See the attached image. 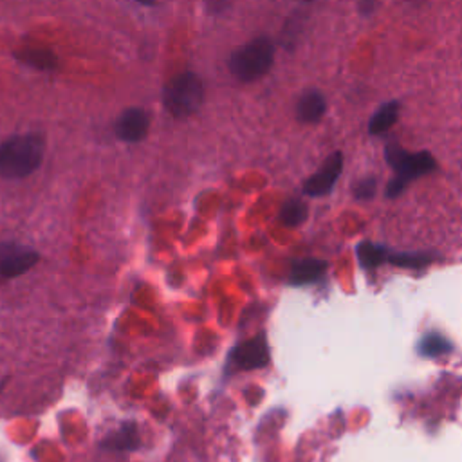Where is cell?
I'll list each match as a JSON object with an SVG mask.
<instances>
[{
	"instance_id": "5b68a950",
	"label": "cell",
	"mask_w": 462,
	"mask_h": 462,
	"mask_svg": "<svg viewBox=\"0 0 462 462\" xmlns=\"http://www.w3.org/2000/svg\"><path fill=\"white\" fill-rule=\"evenodd\" d=\"M38 262V253L32 247L4 242L0 244V276L16 278L27 273Z\"/></svg>"
},
{
	"instance_id": "2e32d148",
	"label": "cell",
	"mask_w": 462,
	"mask_h": 462,
	"mask_svg": "<svg viewBox=\"0 0 462 462\" xmlns=\"http://www.w3.org/2000/svg\"><path fill=\"white\" fill-rule=\"evenodd\" d=\"M305 218H307V206H305L301 200L291 199V200H287V202L282 206L280 220H282L283 226L294 227V226H300Z\"/></svg>"
},
{
	"instance_id": "7a4b0ae2",
	"label": "cell",
	"mask_w": 462,
	"mask_h": 462,
	"mask_svg": "<svg viewBox=\"0 0 462 462\" xmlns=\"http://www.w3.org/2000/svg\"><path fill=\"white\" fill-rule=\"evenodd\" d=\"M384 159L395 171L393 179L386 184V197L390 199L399 197L413 179L435 170V157L430 152L411 153L401 148L397 143L386 144Z\"/></svg>"
},
{
	"instance_id": "6da1fadb",
	"label": "cell",
	"mask_w": 462,
	"mask_h": 462,
	"mask_svg": "<svg viewBox=\"0 0 462 462\" xmlns=\"http://www.w3.org/2000/svg\"><path fill=\"white\" fill-rule=\"evenodd\" d=\"M43 139L38 134L16 135L0 144V175L5 179H23L42 162Z\"/></svg>"
},
{
	"instance_id": "277c9868",
	"label": "cell",
	"mask_w": 462,
	"mask_h": 462,
	"mask_svg": "<svg viewBox=\"0 0 462 462\" xmlns=\"http://www.w3.org/2000/svg\"><path fill=\"white\" fill-rule=\"evenodd\" d=\"M204 99V87L197 74L180 72L168 81L162 92L164 108L173 117H188L199 110Z\"/></svg>"
},
{
	"instance_id": "5bb4252c",
	"label": "cell",
	"mask_w": 462,
	"mask_h": 462,
	"mask_svg": "<svg viewBox=\"0 0 462 462\" xmlns=\"http://www.w3.org/2000/svg\"><path fill=\"white\" fill-rule=\"evenodd\" d=\"M388 258L386 249L372 244V242H361L357 245V260L365 269H375L377 265H381L384 260Z\"/></svg>"
},
{
	"instance_id": "ffe728a7",
	"label": "cell",
	"mask_w": 462,
	"mask_h": 462,
	"mask_svg": "<svg viewBox=\"0 0 462 462\" xmlns=\"http://www.w3.org/2000/svg\"><path fill=\"white\" fill-rule=\"evenodd\" d=\"M356 4H357V11H359V14H363V16H370V14L375 11L377 0H356Z\"/></svg>"
},
{
	"instance_id": "52a82bcc",
	"label": "cell",
	"mask_w": 462,
	"mask_h": 462,
	"mask_svg": "<svg viewBox=\"0 0 462 462\" xmlns=\"http://www.w3.org/2000/svg\"><path fill=\"white\" fill-rule=\"evenodd\" d=\"M269 363V346L263 334L251 337L233 348L229 365L238 370H254Z\"/></svg>"
},
{
	"instance_id": "603a6c76",
	"label": "cell",
	"mask_w": 462,
	"mask_h": 462,
	"mask_svg": "<svg viewBox=\"0 0 462 462\" xmlns=\"http://www.w3.org/2000/svg\"><path fill=\"white\" fill-rule=\"evenodd\" d=\"M406 2H411V4H420L422 0H406Z\"/></svg>"
},
{
	"instance_id": "ac0fdd59",
	"label": "cell",
	"mask_w": 462,
	"mask_h": 462,
	"mask_svg": "<svg viewBox=\"0 0 462 462\" xmlns=\"http://www.w3.org/2000/svg\"><path fill=\"white\" fill-rule=\"evenodd\" d=\"M303 29V16L296 14V16H291L287 20V25L282 32V40H283V45H292L296 40H298V34L301 32Z\"/></svg>"
},
{
	"instance_id": "cb8c5ba5",
	"label": "cell",
	"mask_w": 462,
	"mask_h": 462,
	"mask_svg": "<svg viewBox=\"0 0 462 462\" xmlns=\"http://www.w3.org/2000/svg\"><path fill=\"white\" fill-rule=\"evenodd\" d=\"M300 2H316V0H300Z\"/></svg>"
},
{
	"instance_id": "d6986e66",
	"label": "cell",
	"mask_w": 462,
	"mask_h": 462,
	"mask_svg": "<svg viewBox=\"0 0 462 462\" xmlns=\"http://www.w3.org/2000/svg\"><path fill=\"white\" fill-rule=\"evenodd\" d=\"M375 189H377V180L374 177H365L356 182L354 195L359 200H370V199H374Z\"/></svg>"
},
{
	"instance_id": "ba28073f",
	"label": "cell",
	"mask_w": 462,
	"mask_h": 462,
	"mask_svg": "<svg viewBox=\"0 0 462 462\" xmlns=\"http://www.w3.org/2000/svg\"><path fill=\"white\" fill-rule=\"evenodd\" d=\"M150 119L141 108L125 110L116 121V135L126 143H137L148 134Z\"/></svg>"
},
{
	"instance_id": "8fae6325",
	"label": "cell",
	"mask_w": 462,
	"mask_h": 462,
	"mask_svg": "<svg viewBox=\"0 0 462 462\" xmlns=\"http://www.w3.org/2000/svg\"><path fill=\"white\" fill-rule=\"evenodd\" d=\"M103 448L112 449V451H134L139 448V433L137 426L128 422L119 426L116 431L106 435L103 439Z\"/></svg>"
},
{
	"instance_id": "9a60e30c",
	"label": "cell",
	"mask_w": 462,
	"mask_h": 462,
	"mask_svg": "<svg viewBox=\"0 0 462 462\" xmlns=\"http://www.w3.org/2000/svg\"><path fill=\"white\" fill-rule=\"evenodd\" d=\"M449 350H451V343H449L444 336H440V334H437V332L426 334V336L422 337V341L419 343V352H420L424 357H437V356L448 354Z\"/></svg>"
},
{
	"instance_id": "44dd1931",
	"label": "cell",
	"mask_w": 462,
	"mask_h": 462,
	"mask_svg": "<svg viewBox=\"0 0 462 462\" xmlns=\"http://www.w3.org/2000/svg\"><path fill=\"white\" fill-rule=\"evenodd\" d=\"M206 4L211 13H222L229 5V0H206Z\"/></svg>"
},
{
	"instance_id": "7c38bea8",
	"label": "cell",
	"mask_w": 462,
	"mask_h": 462,
	"mask_svg": "<svg viewBox=\"0 0 462 462\" xmlns=\"http://www.w3.org/2000/svg\"><path fill=\"white\" fill-rule=\"evenodd\" d=\"M327 269V262L323 260H318V258H305V260H300L292 265L291 269V276H289V282L292 285H307V283H312L316 282L318 278L323 276Z\"/></svg>"
},
{
	"instance_id": "7402d4cb",
	"label": "cell",
	"mask_w": 462,
	"mask_h": 462,
	"mask_svg": "<svg viewBox=\"0 0 462 462\" xmlns=\"http://www.w3.org/2000/svg\"><path fill=\"white\" fill-rule=\"evenodd\" d=\"M135 2H139V4H143V5H152L155 0H135Z\"/></svg>"
},
{
	"instance_id": "4fadbf2b",
	"label": "cell",
	"mask_w": 462,
	"mask_h": 462,
	"mask_svg": "<svg viewBox=\"0 0 462 462\" xmlns=\"http://www.w3.org/2000/svg\"><path fill=\"white\" fill-rule=\"evenodd\" d=\"M14 56L18 61L38 70H54L58 67V58L43 47H25L20 49Z\"/></svg>"
},
{
	"instance_id": "8992f818",
	"label": "cell",
	"mask_w": 462,
	"mask_h": 462,
	"mask_svg": "<svg viewBox=\"0 0 462 462\" xmlns=\"http://www.w3.org/2000/svg\"><path fill=\"white\" fill-rule=\"evenodd\" d=\"M341 170H343V155L341 152H334L330 153L325 162L321 164V168L305 180L303 184V193L309 195V197H323L327 195L336 180L339 179L341 175Z\"/></svg>"
},
{
	"instance_id": "3957f363",
	"label": "cell",
	"mask_w": 462,
	"mask_h": 462,
	"mask_svg": "<svg viewBox=\"0 0 462 462\" xmlns=\"http://www.w3.org/2000/svg\"><path fill=\"white\" fill-rule=\"evenodd\" d=\"M274 61V43L265 38H254L238 47L229 58V70L240 81H254L269 72Z\"/></svg>"
},
{
	"instance_id": "30bf717a",
	"label": "cell",
	"mask_w": 462,
	"mask_h": 462,
	"mask_svg": "<svg viewBox=\"0 0 462 462\" xmlns=\"http://www.w3.org/2000/svg\"><path fill=\"white\" fill-rule=\"evenodd\" d=\"M401 103L399 101H386L383 103L368 121V134L370 135H383L386 134L399 119Z\"/></svg>"
},
{
	"instance_id": "e0dca14e",
	"label": "cell",
	"mask_w": 462,
	"mask_h": 462,
	"mask_svg": "<svg viewBox=\"0 0 462 462\" xmlns=\"http://www.w3.org/2000/svg\"><path fill=\"white\" fill-rule=\"evenodd\" d=\"M433 260L431 254L426 253H399L392 254L390 262L395 263L397 267H406V269H422Z\"/></svg>"
},
{
	"instance_id": "d4e9b609",
	"label": "cell",
	"mask_w": 462,
	"mask_h": 462,
	"mask_svg": "<svg viewBox=\"0 0 462 462\" xmlns=\"http://www.w3.org/2000/svg\"><path fill=\"white\" fill-rule=\"evenodd\" d=\"M2 388H4V383H0V390H2Z\"/></svg>"
},
{
	"instance_id": "9c48e42d",
	"label": "cell",
	"mask_w": 462,
	"mask_h": 462,
	"mask_svg": "<svg viewBox=\"0 0 462 462\" xmlns=\"http://www.w3.org/2000/svg\"><path fill=\"white\" fill-rule=\"evenodd\" d=\"M325 112H327V99L316 88L305 90L300 96V99L296 101V117L300 123L314 125V123L321 121Z\"/></svg>"
}]
</instances>
